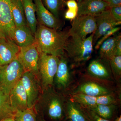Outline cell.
<instances>
[{
	"label": "cell",
	"mask_w": 121,
	"mask_h": 121,
	"mask_svg": "<svg viewBox=\"0 0 121 121\" xmlns=\"http://www.w3.org/2000/svg\"><path fill=\"white\" fill-rule=\"evenodd\" d=\"M108 4L109 8L121 6V0H104Z\"/></svg>",
	"instance_id": "836d02e7"
},
{
	"label": "cell",
	"mask_w": 121,
	"mask_h": 121,
	"mask_svg": "<svg viewBox=\"0 0 121 121\" xmlns=\"http://www.w3.org/2000/svg\"><path fill=\"white\" fill-rule=\"evenodd\" d=\"M64 0L65 1V2H66V1H67L68 0ZM76 0V1L78 2H78H80V1H81L82 0Z\"/></svg>",
	"instance_id": "74e56055"
},
{
	"label": "cell",
	"mask_w": 121,
	"mask_h": 121,
	"mask_svg": "<svg viewBox=\"0 0 121 121\" xmlns=\"http://www.w3.org/2000/svg\"><path fill=\"white\" fill-rule=\"evenodd\" d=\"M3 121H16L13 118H9L5 119Z\"/></svg>",
	"instance_id": "d590c367"
},
{
	"label": "cell",
	"mask_w": 121,
	"mask_h": 121,
	"mask_svg": "<svg viewBox=\"0 0 121 121\" xmlns=\"http://www.w3.org/2000/svg\"><path fill=\"white\" fill-rule=\"evenodd\" d=\"M11 13L16 27L27 25L22 0H9Z\"/></svg>",
	"instance_id": "7402d4cb"
},
{
	"label": "cell",
	"mask_w": 121,
	"mask_h": 121,
	"mask_svg": "<svg viewBox=\"0 0 121 121\" xmlns=\"http://www.w3.org/2000/svg\"><path fill=\"white\" fill-rule=\"evenodd\" d=\"M20 50V48L13 40H0V66L8 64L17 59Z\"/></svg>",
	"instance_id": "2e32d148"
},
{
	"label": "cell",
	"mask_w": 121,
	"mask_h": 121,
	"mask_svg": "<svg viewBox=\"0 0 121 121\" xmlns=\"http://www.w3.org/2000/svg\"><path fill=\"white\" fill-rule=\"evenodd\" d=\"M87 71L93 77L101 80L109 79L111 75L109 61L101 58L92 60L88 65Z\"/></svg>",
	"instance_id": "e0dca14e"
},
{
	"label": "cell",
	"mask_w": 121,
	"mask_h": 121,
	"mask_svg": "<svg viewBox=\"0 0 121 121\" xmlns=\"http://www.w3.org/2000/svg\"><path fill=\"white\" fill-rule=\"evenodd\" d=\"M114 121H121V116H120V117L117 118Z\"/></svg>",
	"instance_id": "8d00e7d4"
},
{
	"label": "cell",
	"mask_w": 121,
	"mask_h": 121,
	"mask_svg": "<svg viewBox=\"0 0 121 121\" xmlns=\"http://www.w3.org/2000/svg\"><path fill=\"white\" fill-rule=\"evenodd\" d=\"M44 7L59 19L60 12L66 5L64 0H41Z\"/></svg>",
	"instance_id": "484cf974"
},
{
	"label": "cell",
	"mask_w": 121,
	"mask_h": 121,
	"mask_svg": "<svg viewBox=\"0 0 121 121\" xmlns=\"http://www.w3.org/2000/svg\"><path fill=\"white\" fill-rule=\"evenodd\" d=\"M12 40L19 47H28L36 43L35 35L27 25L16 27Z\"/></svg>",
	"instance_id": "d6986e66"
},
{
	"label": "cell",
	"mask_w": 121,
	"mask_h": 121,
	"mask_svg": "<svg viewBox=\"0 0 121 121\" xmlns=\"http://www.w3.org/2000/svg\"><path fill=\"white\" fill-rule=\"evenodd\" d=\"M39 56V51L35 43L28 47L20 48L17 59L25 71L30 72L38 78Z\"/></svg>",
	"instance_id": "8992f818"
},
{
	"label": "cell",
	"mask_w": 121,
	"mask_h": 121,
	"mask_svg": "<svg viewBox=\"0 0 121 121\" xmlns=\"http://www.w3.org/2000/svg\"><path fill=\"white\" fill-rule=\"evenodd\" d=\"M59 57L58 66L52 86L56 91H63L70 84L71 75L67 59L64 55Z\"/></svg>",
	"instance_id": "30bf717a"
},
{
	"label": "cell",
	"mask_w": 121,
	"mask_h": 121,
	"mask_svg": "<svg viewBox=\"0 0 121 121\" xmlns=\"http://www.w3.org/2000/svg\"></svg>",
	"instance_id": "f35d334b"
},
{
	"label": "cell",
	"mask_w": 121,
	"mask_h": 121,
	"mask_svg": "<svg viewBox=\"0 0 121 121\" xmlns=\"http://www.w3.org/2000/svg\"><path fill=\"white\" fill-rule=\"evenodd\" d=\"M118 35L113 36L104 41L99 47L101 58L109 61L115 56L116 45Z\"/></svg>",
	"instance_id": "cb8c5ba5"
},
{
	"label": "cell",
	"mask_w": 121,
	"mask_h": 121,
	"mask_svg": "<svg viewBox=\"0 0 121 121\" xmlns=\"http://www.w3.org/2000/svg\"><path fill=\"white\" fill-rule=\"evenodd\" d=\"M70 98L85 108L99 105H117V100L113 94L99 96H89L82 94L71 93Z\"/></svg>",
	"instance_id": "8fae6325"
},
{
	"label": "cell",
	"mask_w": 121,
	"mask_h": 121,
	"mask_svg": "<svg viewBox=\"0 0 121 121\" xmlns=\"http://www.w3.org/2000/svg\"><path fill=\"white\" fill-rule=\"evenodd\" d=\"M115 56H121V35H118L116 45Z\"/></svg>",
	"instance_id": "d6a6232c"
},
{
	"label": "cell",
	"mask_w": 121,
	"mask_h": 121,
	"mask_svg": "<svg viewBox=\"0 0 121 121\" xmlns=\"http://www.w3.org/2000/svg\"><path fill=\"white\" fill-rule=\"evenodd\" d=\"M48 121L44 119L43 117H37V121Z\"/></svg>",
	"instance_id": "e575fe53"
},
{
	"label": "cell",
	"mask_w": 121,
	"mask_h": 121,
	"mask_svg": "<svg viewBox=\"0 0 121 121\" xmlns=\"http://www.w3.org/2000/svg\"><path fill=\"white\" fill-rule=\"evenodd\" d=\"M94 33L86 39L75 36L69 37L64 47L68 56L73 62L80 63L91 58L93 51V37Z\"/></svg>",
	"instance_id": "3957f363"
},
{
	"label": "cell",
	"mask_w": 121,
	"mask_h": 121,
	"mask_svg": "<svg viewBox=\"0 0 121 121\" xmlns=\"http://www.w3.org/2000/svg\"><path fill=\"white\" fill-rule=\"evenodd\" d=\"M97 28L94 34V43L106 33L115 27L121 25V22H118L111 14L109 9L95 16Z\"/></svg>",
	"instance_id": "7c38bea8"
},
{
	"label": "cell",
	"mask_w": 121,
	"mask_h": 121,
	"mask_svg": "<svg viewBox=\"0 0 121 121\" xmlns=\"http://www.w3.org/2000/svg\"><path fill=\"white\" fill-rule=\"evenodd\" d=\"M9 96L11 105L16 111L28 108L27 95L21 80L11 91Z\"/></svg>",
	"instance_id": "ac0fdd59"
},
{
	"label": "cell",
	"mask_w": 121,
	"mask_h": 121,
	"mask_svg": "<svg viewBox=\"0 0 121 121\" xmlns=\"http://www.w3.org/2000/svg\"><path fill=\"white\" fill-rule=\"evenodd\" d=\"M116 105H117L114 104H99L87 108L91 110L103 118L110 120L112 117L116 109Z\"/></svg>",
	"instance_id": "d4e9b609"
},
{
	"label": "cell",
	"mask_w": 121,
	"mask_h": 121,
	"mask_svg": "<svg viewBox=\"0 0 121 121\" xmlns=\"http://www.w3.org/2000/svg\"><path fill=\"white\" fill-rule=\"evenodd\" d=\"M65 97L53 86L42 91L34 107L52 121H63L66 118Z\"/></svg>",
	"instance_id": "7a4b0ae2"
},
{
	"label": "cell",
	"mask_w": 121,
	"mask_h": 121,
	"mask_svg": "<svg viewBox=\"0 0 121 121\" xmlns=\"http://www.w3.org/2000/svg\"><path fill=\"white\" fill-rule=\"evenodd\" d=\"M78 11L68 9L65 14V17L66 19L73 20L78 16Z\"/></svg>",
	"instance_id": "1f68e13d"
},
{
	"label": "cell",
	"mask_w": 121,
	"mask_h": 121,
	"mask_svg": "<svg viewBox=\"0 0 121 121\" xmlns=\"http://www.w3.org/2000/svg\"><path fill=\"white\" fill-rule=\"evenodd\" d=\"M111 71L115 79L119 80L121 76V56H115L109 61Z\"/></svg>",
	"instance_id": "83f0119b"
},
{
	"label": "cell",
	"mask_w": 121,
	"mask_h": 121,
	"mask_svg": "<svg viewBox=\"0 0 121 121\" xmlns=\"http://www.w3.org/2000/svg\"><path fill=\"white\" fill-rule=\"evenodd\" d=\"M38 24L49 28L58 30L61 24L56 18L44 6L41 0H34Z\"/></svg>",
	"instance_id": "4fadbf2b"
},
{
	"label": "cell",
	"mask_w": 121,
	"mask_h": 121,
	"mask_svg": "<svg viewBox=\"0 0 121 121\" xmlns=\"http://www.w3.org/2000/svg\"><path fill=\"white\" fill-rule=\"evenodd\" d=\"M66 118L69 121H89L78 103L70 98L66 100Z\"/></svg>",
	"instance_id": "ffe728a7"
},
{
	"label": "cell",
	"mask_w": 121,
	"mask_h": 121,
	"mask_svg": "<svg viewBox=\"0 0 121 121\" xmlns=\"http://www.w3.org/2000/svg\"><path fill=\"white\" fill-rule=\"evenodd\" d=\"M80 106L84 114L86 116L89 121H112L104 119L96 114L91 110L83 107L80 105Z\"/></svg>",
	"instance_id": "f1b7e54d"
},
{
	"label": "cell",
	"mask_w": 121,
	"mask_h": 121,
	"mask_svg": "<svg viewBox=\"0 0 121 121\" xmlns=\"http://www.w3.org/2000/svg\"><path fill=\"white\" fill-rule=\"evenodd\" d=\"M15 28L9 0H0V40H12Z\"/></svg>",
	"instance_id": "9c48e42d"
},
{
	"label": "cell",
	"mask_w": 121,
	"mask_h": 121,
	"mask_svg": "<svg viewBox=\"0 0 121 121\" xmlns=\"http://www.w3.org/2000/svg\"><path fill=\"white\" fill-rule=\"evenodd\" d=\"M27 25L35 35L38 22L36 16V8L33 0H22Z\"/></svg>",
	"instance_id": "44dd1931"
},
{
	"label": "cell",
	"mask_w": 121,
	"mask_h": 121,
	"mask_svg": "<svg viewBox=\"0 0 121 121\" xmlns=\"http://www.w3.org/2000/svg\"><path fill=\"white\" fill-rule=\"evenodd\" d=\"M78 16H95L110 9L108 4L103 0H82L78 3Z\"/></svg>",
	"instance_id": "5bb4252c"
},
{
	"label": "cell",
	"mask_w": 121,
	"mask_h": 121,
	"mask_svg": "<svg viewBox=\"0 0 121 121\" xmlns=\"http://www.w3.org/2000/svg\"><path fill=\"white\" fill-rule=\"evenodd\" d=\"M36 43L40 52L60 57L70 37L68 31H59L38 24L35 35Z\"/></svg>",
	"instance_id": "6da1fadb"
},
{
	"label": "cell",
	"mask_w": 121,
	"mask_h": 121,
	"mask_svg": "<svg viewBox=\"0 0 121 121\" xmlns=\"http://www.w3.org/2000/svg\"><path fill=\"white\" fill-rule=\"evenodd\" d=\"M21 81L26 91L28 108H33L42 93L39 79L32 73L26 71Z\"/></svg>",
	"instance_id": "52a82bcc"
},
{
	"label": "cell",
	"mask_w": 121,
	"mask_h": 121,
	"mask_svg": "<svg viewBox=\"0 0 121 121\" xmlns=\"http://www.w3.org/2000/svg\"><path fill=\"white\" fill-rule=\"evenodd\" d=\"M16 111L11 105L9 95L5 94L0 88V121L13 118Z\"/></svg>",
	"instance_id": "603a6c76"
},
{
	"label": "cell",
	"mask_w": 121,
	"mask_h": 121,
	"mask_svg": "<svg viewBox=\"0 0 121 121\" xmlns=\"http://www.w3.org/2000/svg\"><path fill=\"white\" fill-rule=\"evenodd\" d=\"M25 72L17 59L6 65L0 66V88L7 94L19 82Z\"/></svg>",
	"instance_id": "5b68a950"
},
{
	"label": "cell",
	"mask_w": 121,
	"mask_h": 121,
	"mask_svg": "<svg viewBox=\"0 0 121 121\" xmlns=\"http://www.w3.org/2000/svg\"><path fill=\"white\" fill-rule=\"evenodd\" d=\"M111 14L118 22H121V5L111 8L109 9Z\"/></svg>",
	"instance_id": "4dcf8cb0"
},
{
	"label": "cell",
	"mask_w": 121,
	"mask_h": 121,
	"mask_svg": "<svg viewBox=\"0 0 121 121\" xmlns=\"http://www.w3.org/2000/svg\"><path fill=\"white\" fill-rule=\"evenodd\" d=\"M13 118L16 121H36L37 116L33 108H28L17 110Z\"/></svg>",
	"instance_id": "4316f807"
},
{
	"label": "cell",
	"mask_w": 121,
	"mask_h": 121,
	"mask_svg": "<svg viewBox=\"0 0 121 121\" xmlns=\"http://www.w3.org/2000/svg\"><path fill=\"white\" fill-rule=\"evenodd\" d=\"M89 96H99L113 94V91L102 84L94 81H89L80 84L72 93Z\"/></svg>",
	"instance_id": "9a60e30c"
},
{
	"label": "cell",
	"mask_w": 121,
	"mask_h": 121,
	"mask_svg": "<svg viewBox=\"0 0 121 121\" xmlns=\"http://www.w3.org/2000/svg\"><path fill=\"white\" fill-rule=\"evenodd\" d=\"M121 28V27H119V26H117V27H115L109 30L106 33H105L99 39H100L96 43L95 47V49H97V50L99 49L100 46L104 41H105L111 36H112L115 34H116L117 32L120 30Z\"/></svg>",
	"instance_id": "f546056e"
},
{
	"label": "cell",
	"mask_w": 121,
	"mask_h": 121,
	"mask_svg": "<svg viewBox=\"0 0 121 121\" xmlns=\"http://www.w3.org/2000/svg\"><path fill=\"white\" fill-rule=\"evenodd\" d=\"M59 61L58 56L39 52L38 78L42 91L52 86Z\"/></svg>",
	"instance_id": "277c9868"
},
{
	"label": "cell",
	"mask_w": 121,
	"mask_h": 121,
	"mask_svg": "<svg viewBox=\"0 0 121 121\" xmlns=\"http://www.w3.org/2000/svg\"><path fill=\"white\" fill-rule=\"evenodd\" d=\"M97 24L95 16L86 15L78 16L73 20L68 31L69 36H75L82 39L95 32Z\"/></svg>",
	"instance_id": "ba28073f"
}]
</instances>
